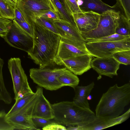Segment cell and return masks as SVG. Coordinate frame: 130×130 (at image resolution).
<instances>
[{
    "instance_id": "e0dca14e",
    "label": "cell",
    "mask_w": 130,
    "mask_h": 130,
    "mask_svg": "<svg viewBox=\"0 0 130 130\" xmlns=\"http://www.w3.org/2000/svg\"><path fill=\"white\" fill-rule=\"evenodd\" d=\"M86 54L90 55L88 51L80 50L60 40L54 61L59 59H68L77 56Z\"/></svg>"
},
{
    "instance_id": "9c48e42d",
    "label": "cell",
    "mask_w": 130,
    "mask_h": 130,
    "mask_svg": "<svg viewBox=\"0 0 130 130\" xmlns=\"http://www.w3.org/2000/svg\"><path fill=\"white\" fill-rule=\"evenodd\" d=\"M16 7L26 22L32 26L36 19L48 10L55 12L48 0H17Z\"/></svg>"
},
{
    "instance_id": "8fae6325",
    "label": "cell",
    "mask_w": 130,
    "mask_h": 130,
    "mask_svg": "<svg viewBox=\"0 0 130 130\" xmlns=\"http://www.w3.org/2000/svg\"><path fill=\"white\" fill-rule=\"evenodd\" d=\"M3 38L11 46L27 53L31 50L33 46V37L13 21L8 32Z\"/></svg>"
},
{
    "instance_id": "ba28073f",
    "label": "cell",
    "mask_w": 130,
    "mask_h": 130,
    "mask_svg": "<svg viewBox=\"0 0 130 130\" xmlns=\"http://www.w3.org/2000/svg\"><path fill=\"white\" fill-rule=\"evenodd\" d=\"M8 67L11 75L15 100L20 93L24 95L33 92L30 87L27 75L19 58H11L8 61Z\"/></svg>"
},
{
    "instance_id": "5bb4252c",
    "label": "cell",
    "mask_w": 130,
    "mask_h": 130,
    "mask_svg": "<svg viewBox=\"0 0 130 130\" xmlns=\"http://www.w3.org/2000/svg\"><path fill=\"white\" fill-rule=\"evenodd\" d=\"M120 64L112 56L96 57L92 59L90 63L91 68L99 75L111 78L118 75L117 71L119 68Z\"/></svg>"
},
{
    "instance_id": "9a60e30c",
    "label": "cell",
    "mask_w": 130,
    "mask_h": 130,
    "mask_svg": "<svg viewBox=\"0 0 130 130\" xmlns=\"http://www.w3.org/2000/svg\"><path fill=\"white\" fill-rule=\"evenodd\" d=\"M100 14L92 11H88L73 14L78 29L81 33L95 29L99 23Z\"/></svg>"
},
{
    "instance_id": "4dcf8cb0",
    "label": "cell",
    "mask_w": 130,
    "mask_h": 130,
    "mask_svg": "<svg viewBox=\"0 0 130 130\" xmlns=\"http://www.w3.org/2000/svg\"><path fill=\"white\" fill-rule=\"evenodd\" d=\"M7 113L3 110L0 111V130H13V127L7 120Z\"/></svg>"
},
{
    "instance_id": "ac0fdd59",
    "label": "cell",
    "mask_w": 130,
    "mask_h": 130,
    "mask_svg": "<svg viewBox=\"0 0 130 130\" xmlns=\"http://www.w3.org/2000/svg\"><path fill=\"white\" fill-rule=\"evenodd\" d=\"M82 2L79 5L81 9L84 12L92 11L101 14L108 10L119 8L116 3L111 6L105 3L101 0H79Z\"/></svg>"
},
{
    "instance_id": "603a6c76",
    "label": "cell",
    "mask_w": 130,
    "mask_h": 130,
    "mask_svg": "<svg viewBox=\"0 0 130 130\" xmlns=\"http://www.w3.org/2000/svg\"><path fill=\"white\" fill-rule=\"evenodd\" d=\"M35 94L34 92L28 93L15 101L14 104L7 113L6 116L12 115L23 107L31 100Z\"/></svg>"
},
{
    "instance_id": "1f68e13d",
    "label": "cell",
    "mask_w": 130,
    "mask_h": 130,
    "mask_svg": "<svg viewBox=\"0 0 130 130\" xmlns=\"http://www.w3.org/2000/svg\"><path fill=\"white\" fill-rule=\"evenodd\" d=\"M12 21L18 25L27 33L33 37V26H31L26 22L21 21L15 19L13 20Z\"/></svg>"
},
{
    "instance_id": "d590c367",
    "label": "cell",
    "mask_w": 130,
    "mask_h": 130,
    "mask_svg": "<svg viewBox=\"0 0 130 130\" xmlns=\"http://www.w3.org/2000/svg\"><path fill=\"white\" fill-rule=\"evenodd\" d=\"M40 17H42L52 21L60 19L58 12L51 10L47 11L43 14Z\"/></svg>"
},
{
    "instance_id": "d6986e66",
    "label": "cell",
    "mask_w": 130,
    "mask_h": 130,
    "mask_svg": "<svg viewBox=\"0 0 130 130\" xmlns=\"http://www.w3.org/2000/svg\"><path fill=\"white\" fill-rule=\"evenodd\" d=\"M94 83L92 82L86 86L78 85L74 89L75 94L73 102L78 106L90 109L87 98L94 87Z\"/></svg>"
},
{
    "instance_id": "4316f807",
    "label": "cell",
    "mask_w": 130,
    "mask_h": 130,
    "mask_svg": "<svg viewBox=\"0 0 130 130\" xmlns=\"http://www.w3.org/2000/svg\"><path fill=\"white\" fill-rule=\"evenodd\" d=\"M112 57L120 64L126 65L130 64V50L122 51L117 52Z\"/></svg>"
},
{
    "instance_id": "6da1fadb",
    "label": "cell",
    "mask_w": 130,
    "mask_h": 130,
    "mask_svg": "<svg viewBox=\"0 0 130 130\" xmlns=\"http://www.w3.org/2000/svg\"><path fill=\"white\" fill-rule=\"evenodd\" d=\"M33 27V45L28 56L40 68L54 66L60 36L35 22Z\"/></svg>"
},
{
    "instance_id": "7c38bea8",
    "label": "cell",
    "mask_w": 130,
    "mask_h": 130,
    "mask_svg": "<svg viewBox=\"0 0 130 130\" xmlns=\"http://www.w3.org/2000/svg\"><path fill=\"white\" fill-rule=\"evenodd\" d=\"M92 56L90 54L79 55L66 59L55 60V63L63 66L66 69L76 75H81L91 68Z\"/></svg>"
},
{
    "instance_id": "836d02e7",
    "label": "cell",
    "mask_w": 130,
    "mask_h": 130,
    "mask_svg": "<svg viewBox=\"0 0 130 130\" xmlns=\"http://www.w3.org/2000/svg\"><path fill=\"white\" fill-rule=\"evenodd\" d=\"M66 1L73 14L84 12L80 8L76 0H66Z\"/></svg>"
},
{
    "instance_id": "b9f144b4",
    "label": "cell",
    "mask_w": 130,
    "mask_h": 130,
    "mask_svg": "<svg viewBox=\"0 0 130 130\" xmlns=\"http://www.w3.org/2000/svg\"><path fill=\"white\" fill-rule=\"evenodd\" d=\"M77 0H76V1H77Z\"/></svg>"
},
{
    "instance_id": "3957f363",
    "label": "cell",
    "mask_w": 130,
    "mask_h": 130,
    "mask_svg": "<svg viewBox=\"0 0 130 130\" xmlns=\"http://www.w3.org/2000/svg\"><path fill=\"white\" fill-rule=\"evenodd\" d=\"M55 122L64 126H82L92 121L96 116L90 109L80 107L73 101L51 104Z\"/></svg>"
},
{
    "instance_id": "8992f818",
    "label": "cell",
    "mask_w": 130,
    "mask_h": 130,
    "mask_svg": "<svg viewBox=\"0 0 130 130\" xmlns=\"http://www.w3.org/2000/svg\"><path fill=\"white\" fill-rule=\"evenodd\" d=\"M120 11L118 8L108 10L100 14L96 28L90 31L81 33L83 37L85 40L87 39L99 38L115 34Z\"/></svg>"
},
{
    "instance_id": "f1b7e54d",
    "label": "cell",
    "mask_w": 130,
    "mask_h": 130,
    "mask_svg": "<svg viewBox=\"0 0 130 130\" xmlns=\"http://www.w3.org/2000/svg\"><path fill=\"white\" fill-rule=\"evenodd\" d=\"M118 7L126 17L130 20V0H116Z\"/></svg>"
},
{
    "instance_id": "f546056e",
    "label": "cell",
    "mask_w": 130,
    "mask_h": 130,
    "mask_svg": "<svg viewBox=\"0 0 130 130\" xmlns=\"http://www.w3.org/2000/svg\"><path fill=\"white\" fill-rule=\"evenodd\" d=\"M12 22V20L0 16V37L3 38L6 36Z\"/></svg>"
},
{
    "instance_id": "484cf974",
    "label": "cell",
    "mask_w": 130,
    "mask_h": 130,
    "mask_svg": "<svg viewBox=\"0 0 130 130\" xmlns=\"http://www.w3.org/2000/svg\"><path fill=\"white\" fill-rule=\"evenodd\" d=\"M130 38V36H123L116 33L97 39H87L86 42H111L121 40Z\"/></svg>"
},
{
    "instance_id": "d6a6232c",
    "label": "cell",
    "mask_w": 130,
    "mask_h": 130,
    "mask_svg": "<svg viewBox=\"0 0 130 130\" xmlns=\"http://www.w3.org/2000/svg\"><path fill=\"white\" fill-rule=\"evenodd\" d=\"M33 122L39 130L51 123L54 122L52 120H49L39 117H32Z\"/></svg>"
},
{
    "instance_id": "ab89813d",
    "label": "cell",
    "mask_w": 130,
    "mask_h": 130,
    "mask_svg": "<svg viewBox=\"0 0 130 130\" xmlns=\"http://www.w3.org/2000/svg\"><path fill=\"white\" fill-rule=\"evenodd\" d=\"M48 1L52 8L53 9L55 12L58 13V10L55 5L53 0H48Z\"/></svg>"
},
{
    "instance_id": "ffe728a7",
    "label": "cell",
    "mask_w": 130,
    "mask_h": 130,
    "mask_svg": "<svg viewBox=\"0 0 130 130\" xmlns=\"http://www.w3.org/2000/svg\"><path fill=\"white\" fill-rule=\"evenodd\" d=\"M57 79L63 87L69 86L74 89L78 85L79 82V79L77 75L67 69Z\"/></svg>"
},
{
    "instance_id": "7a4b0ae2",
    "label": "cell",
    "mask_w": 130,
    "mask_h": 130,
    "mask_svg": "<svg viewBox=\"0 0 130 130\" xmlns=\"http://www.w3.org/2000/svg\"><path fill=\"white\" fill-rule=\"evenodd\" d=\"M130 102V84L110 87L101 97L95 109L98 117L113 118L121 116Z\"/></svg>"
},
{
    "instance_id": "60d3db41",
    "label": "cell",
    "mask_w": 130,
    "mask_h": 130,
    "mask_svg": "<svg viewBox=\"0 0 130 130\" xmlns=\"http://www.w3.org/2000/svg\"><path fill=\"white\" fill-rule=\"evenodd\" d=\"M92 99V97L90 94L88 96L87 98V100H91Z\"/></svg>"
},
{
    "instance_id": "52a82bcc",
    "label": "cell",
    "mask_w": 130,
    "mask_h": 130,
    "mask_svg": "<svg viewBox=\"0 0 130 130\" xmlns=\"http://www.w3.org/2000/svg\"><path fill=\"white\" fill-rule=\"evenodd\" d=\"M85 45L92 56L108 57L112 56L117 52L130 50V38L114 41L87 42Z\"/></svg>"
},
{
    "instance_id": "f35d334b",
    "label": "cell",
    "mask_w": 130,
    "mask_h": 130,
    "mask_svg": "<svg viewBox=\"0 0 130 130\" xmlns=\"http://www.w3.org/2000/svg\"><path fill=\"white\" fill-rule=\"evenodd\" d=\"M10 5L13 7L14 8L16 7L17 0H5Z\"/></svg>"
},
{
    "instance_id": "cb8c5ba5",
    "label": "cell",
    "mask_w": 130,
    "mask_h": 130,
    "mask_svg": "<svg viewBox=\"0 0 130 130\" xmlns=\"http://www.w3.org/2000/svg\"><path fill=\"white\" fill-rule=\"evenodd\" d=\"M0 16L12 20L15 19L14 8L5 0H0Z\"/></svg>"
},
{
    "instance_id": "2e32d148",
    "label": "cell",
    "mask_w": 130,
    "mask_h": 130,
    "mask_svg": "<svg viewBox=\"0 0 130 130\" xmlns=\"http://www.w3.org/2000/svg\"><path fill=\"white\" fill-rule=\"evenodd\" d=\"M32 117H39L49 120L54 117L52 105L41 92L34 106Z\"/></svg>"
},
{
    "instance_id": "30bf717a",
    "label": "cell",
    "mask_w": 130,
    "mask_h": 130,
    "mask_svg": "<svg viewBox=\"0 0 130 130\" xmlns=\"http://www.w3.org/2000/svg\"><path fill=\"white\" fill-rule=\"evenodd\" d=\"M51 21L57 28L61 40L88 51L85 45L86 41L76 27L61 19Z\"/></svg>"
},
{
    "instance_id": "5b68a950",
    "label": "cell",
    "mask_w": 130,
    "mask_h": 130,
    "mask_svg": "<svg viewBox=\"0 0 130 130\" xmlns=\"http://www.w3.org/2000/svg\"><path fill=\"white\" fill-rule=\"evenodd\" d=\"M42 88L38 87L31 100L22 108L7 117V120L15 129L24 130H39L32 119V115L35 104L39 97Z\"/></svg>"
},
{
    "instance_id": "277c9868",
    "label": "cell",
    "mask_w": 130,
    "mask_h": 130,
    "mask_svg": "<svg viewBox=\"0 0 130 130\" xmlns=\"http://www.w3.org/2000/svg\"><path fill=\"white\" fill-rule=\"evenodd\" d=\"M54 66L43 68H32L29 70L30 78L39 87L51 90H56L63 87L58 77L66 70L65 68L53 67Z\"/></svg>"
},
{
    "instance_id": "44dd1931",
    "label": "cell",
    "mask_w": 130,
    "mask_h": 130,
    "mask_svg": "<svg viewBox=\"0 0 130 130\" xmlns=\"http://www.w3.org/2000/svg\"><path fill=\"white\" fill-rule=\"evenodd\" d=\"M130 21L121 10L116 33L123 36H130Z\"/></svg>"
},
{
    "instance_id": "e575fe53",
    "label": "cell",
    "mask_w": 130,
    "mask_h": 130,
    "mask_svg": "<svg viewBox=\"0 0 130 130\" xmlns=\"http://www.w3.org/2000/svg\"><path fill=\"white\" fill-rule=\"evenodd\" d=\"M43 130H66V127L64 126L53 122L42 128Z\"/></svg>"
},
{
    "instance_id": "8d00e7d4",
    "label": "cell",
    "mask_w": 130,
    "mask_h": 130,
    "mask_svg": "<svg viewBox=\"0 0 130 130\" xmlns=\"http://www.w3.org/2000/svg\"><path fill=\"white\" fill-rule=\"evenodd\" d=\"M14 8V19L21 21L26 22L22 13L16 7Z\"/></svg>"
},
{
    "instance_id": "83f0119b",
    "label": "cell",
    "mask_w": 130,
    "mask_h": 130,
    "mask_svg": "<svg viewBox=\"0 0 130 130\" xmlns=\"http://www.w3.org/2000/svg\"><path fill=\"white\" fill-rule=\"evenodd\" d=\"M34 22L51 31L58 34L57 28L51 20L40 17L36 19Z\"/></svg>"
},
{
    "instance_id": "74e56055",
    "label": "cell",
    "mask_w": 130,
    "mask_h": 130,
    "mask_svg": "<svg viewBox=\"0 0 130 130\" xmlns=\"http://www.w3.org/2000/svg\"><path fill=\"white\" fill-rule=\"evenodd\" d=\"M59 1L66 9L68 13L70 15L73 17V14L67 5L66 0H59Z\"/></svg>"
},
{
    "instance_id": "4fadbf2b",
    "label": "cell",
    "mask_w": 130,
    "mask_h": 130,
    "mask_svg": "<svg viewBox=\"0 0 130 130\" xmlns=\"http://www.w3.org/2000/svg\"><path fill=\"white\" fill-rule=\"evenodd\" d=\"M130 108L123 114L113 118H102L96 117L92 122L82 126H76L75 130H100L120 124L130 117Z\"/></svg>"
},
{
    "instance_id": "d4e9b609",
    "label": "cell",
    "mask_w": 130,
    "mask_h": 130,
    "mask_svg": "<svg viewBox=\"0 0 130 130\" xmlns=\"http://www.w3.org/2000/svg\"><path fill=\"white\" fill-rule=\"evenodd\" d=\"M53 1L60 19L68 22L77 29L73 17L68 13L59 0H53Z\"/></svg>"
},
{
    "instance_id": "7402d4cb",
    "label": "cell",
    "mask_w": 130,
    "mask_h": 130,
    "mask_svg": "<svg viewBox=\"0 0 130 130\" xmlns=\"http://www.w3.org/2000/svg\"><path fill=\"white\" fill-rule=\"evenodd\" d=\"M4 64V60L0 56V100L7 103L11 100L12 98L6 88L4 82L2 72Z\"/></svg>"
},
{
    "instance_id": "7bdbcfd3",
    "label": "cell",
    "mask_w": 130,
    "mask_h": 130,
    "mask_svg": "<svg viewBox=\"0 0 130 130\" xmlns=\"http://www.w3.org/2000/svg\"></svg>"
}]
</instances>
